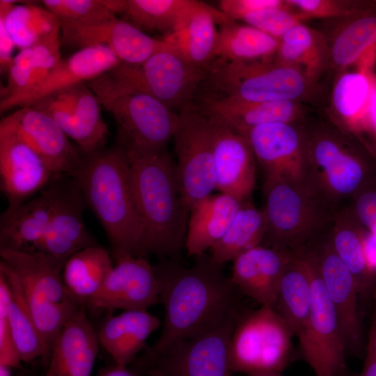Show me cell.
I'll use <instances>...</instances> for the list:
<instances>
[{
	"mask_svg": "<svg viewBox=\"0 0 376 376\" xmlns=\"http://www.w3.org/2000/svg\"><path fill=\"white\" fill-rule=\"evenodd\" d=\"M366 352L372 354L376 358V315L373 318L370 329Z\"/></svg>",
	"mask_w": 376,
	"mask_h": 376,
	"instance_id": "db71d44e",
	"label": "cell"
},
{
	"mask_svg": "<svg viewBox=\"0 0 376 376\" xmlns=\"http://www.w3.org/2000/svg\"><path fill=\"white\" fill-rule=\"evenodd\" d=\"M111 253L100 245L83 249L68 258L62 269L64 285L72 299L86 306L113 267Z\"/></svg>",
	"mask_w": 376,
	"mask_h": 376,
	"instance_id": "1f68e13d",
	"label": "cell"
},
{
	"mask_svg": "<svg viewBox=\"0 0 376 376\" xmlns=\"http://www.w3.org/2000/svg\"><path fill=\"white\" fill-rule=\"evenodd\" d=\"M0 256L1 260L17 275L29 308L39 309L63 302L77 304L62 279L64 264L36 251L0 249Z\"/></svg>",
	"mask_w": 376,
	"mask_h": 376,
	"instance_id": "603a6c76",
	"label": "cell"
},
{
	"mask_svg": "<svg viewBox=\"0 0 376 376\" xmlns=\"http://www.w3.org/2000/svg\"><path fill=\"white\" fill-rule=\"evenodd\" d=\"M55 179L35 196L1 213L0 249L34 250L46 234L54 210Z\"/></svg>",
	"mask_w": 376,
	"mask_h": 376,
	"instance_id": "d4e9b609",
	"label": "cell"
},
{
	"mask_svg": "<svg viewBox=\"0 0 376 376\" xmlns=\"http://www.w3.org/2000/svg\"><path fill=\"white\" fill-rule=\"evenodd\" d=\"M10 290L5 274L0 271V365L22 369V361L16 347L8 320Z\"/></svg>",
	"mask_w": 376,
	"mask_h": 376,
	"instance_id": "bcb514c9",
	"label": "cell"
},
{
	"mask_svg": "<svg viewBox=\"0 0 376 376\" xmlns=\"http://www.w3.org/2000/svg\"><path fill=\"white\" fill-rule=\"evenodd\" d=\"M161 324L159 318L147 310L123 311L107 317L97 334L100 345L115 363L127 366Z\"/></svg>",
	"mask_w": 376,
	"mask_h": 376,
	"instance_id": "f1b7e54d",
	"label": "cell"
},
{
	"mask_svg": "<svg viewBox=\"0 0 376 376\" xmlns=\"http://www.w3.org/2000/svg\"><path fill=\"white\" fill-rule=\"evenodd\" d=\"M115 119L117 142L126 151L166 149L180 124V115L152 96L135 90L107 72L86 83Z\"/></svg>",
	"mask_w": 376,
	"mask_h": 376,
	"instance_id": "277c9868",
	"label": "cell"
},
{
	"mask_svg": "<svg viewBox=\"0 0 376 376\" xmlns=\"http://www.w3.org/2000/svg\"><path fill=\"white\" fill-rule=\"evenodd\" d=\"M109 72L128 86L180 111L192 103L209 70L191 63L169 43L141 65L121 63Z\"/></svg>",
	"mask_w": 376,
	"mask_h": 376,
	"instance_id": "8fae6325",
	"label": "cell"
},
{
	"mask_svg": "<svg viewBox=\"0 0 376 376\" xmlns=\"http://www.w3.org/2000/svg\"><path fill=\"white\" fill-rule=\"evenodd\" d=\"M13 369L10 366L0 365V376H12Z\"/></svg>",
	"mask_w": 376,
	"mask_h": 376,
	"instance_id": "6f0895ef",
	"label": "cell"
},
{
	"mask_svg": "<svg viewBox=\"0 0 376 376\" xmlns=\"http://www.w3.org/2000/svg\"><path fill=\"white\" fill-rule=\"evenodd\" d=\"M194 0H127L125 20L143 31L173 32Z\"/></svg>",
	"mask_w": 376,
	"mask_h": 376,
	"instance_id": "b9f144b4",
	"label": "cell"
},
{
	"mask_svg": "<svg viewBox=\"0 0 376 376\" xmlns=\"http://www.w3.org/2000/svg\"><path fill=\"white\" fill-rule=\"evenodd\" d=\"M16 47L9 34L4 21L0 18V70L1 73H8L12 65L13 52Z\"/></svg>",
	"mask_w": 376,
	"mask_h": 376,
	"instance_id": "681fc988",
	"label": "cell"
},
{
	"mask_svg": "<svg viewBox=\"0 0 376 376\" xmlns=\"http://www.w3.org/2000/svg\"><path fill=\"white\" fill-rule=\"evenodd\" d=\"M61 38L21 49L13 58L1 100L23 95L37 86L61 60Z\"/></svg>",
	"mask_w": 376,
	"mask_h": 376,
	"instance_id": "e575fe53",
	"label": "cell"
},
{
	"mask_svg": "<svg viewBox=\"0 0 376 376\" xmlns=\"http://www.w3.org/2000/svg\"><path fill=\"white\" fill-rule=\"evenodd\" d=\"M0 175L1 189L10 207L35 196L57 178L7 116L0 122Z\"/></svg>",
	"mask_w": 376,
	"mask_h": 376,
	"instance_id": "9a60e30c",
	"label": "cell"
},
{
	"mask_svg": "<svg viewBox=\"0 0 376 376\" xmlns=\"http://www.w3.org/2000/svg\"><path fill=\"white\" fill-rule=\"evenodd\" d=\"M61 42L78 49L104 46L123 63L139 65L169 43L148 36L125 19L112 15L61 26Z\"/></svg>",
	"mask_w": 376,
	"mask_h": 376,
	"instance_id": "5bb4252c",
	"label": "cell"
},
{
	"mask_svg": "<svg viewBox=\"0 0 376 376\" xmlns=\"http://www.w3.org/2000/svg\"><path fill=\"white\" fill-rule=\"evenodd\" d=\"M365 251L370 268L376 273V229L366 231Z\"/></svg>",
	"mask_w": 376,
	"mask_h": 376,
	"instance_id": "816d5d0a",
	"label": "cell"
},
{
	"mask_svg": "<svg viewBox=\"0 0 376 376\" xmlns=\"http://www.w3.org/2000/svg\"><path fill=\"white\" fill-rule=\"evenodd\" d=\"M208 116L213 123L216 189L241 203L249 201L256 185V159L251 146L245 136Z\"/></svg>",
	"mask_w": 376,
	"mask_h": 376,
	"instance_id": "ffe728a7",
	"label": "cell"
},
{
	"mask_svg": "<svg viewBox=\"0 0 376 376\" xmlns=\"http://www.w3.org/2000/svg\"><path fill=\"white\" fill-rule=\"evenodd\" d=\"M219 4L220 10L233 21L259 10L288 6L283 0H221Z\"/></svg>",
	"mask_w": 376,
	"mask_h": 376,
	"instance_id": "c3c4849f",
	"label": "cell"
},
{
	"mask_svg": "<svg viewBox=\"0 0 376 376\" xmlns=\"http://www.w3.org/2000/svg\"><path fill=\"white\" fill-rule=\"evenodd\" d=\"M20 136L41 157L56 177L72 176L84 155L58 125L43 111L19 107L6 116Z\"/></svg>",
	"mask_w": 376,
	"mask_h": 376,
	"instance_id": "44dd1931",
	"label": "cell"
},
{
	"mask_svg": "<svg viewBox=\"0 0 376 376\" xmlns=\"http://www.w3.org/2000/svg\"><path fill=\"white\" fill-rule=\"evenodd\" d=\"M366 234L348 206L337 209L327 232L333 249L354 278L361 303L367 307L376 296V273L367 260Z\"/></svg>",
	"mask_w": 376,
	"mask_h": 376,
	"instance_id": "83f0119b",
	"label": "cell"
},
{
	"mask_svg": "<svg viewBox=\"0 0 376 376\" xmlns=\"http://www.w3.org/2000/svg\"><path fill=\"white\" fill-rule=\"evenodd\" d=\"M287 4L307 19L349 18L376 5V2L340 0H286Z\"/></svg>",
	"mask_w": 376,
	"mask_h": 376,
	"instance_id": "ee69618b",
	"label": "cell"
},
{
	"mask_svg": "<svg viewBox=\"0 0 376 376\" xmlns=\"http://www.w3.org/2000/svg\"><path fill=\"white\" fill-rule=\"evenodd\" d=\"M311 289L304 249L295 251L279 286L274 308L285 320L297 341L308 329Z\"/></svg>",
	"mask_w": 376,
	"mask_h": 376,
	"instance_id": "4dcf8cb0",
	"label": "cell"
},
{
	"mask_svg": "<svg viewBox=\"0 0 376 376\" xmlns=\"http://www.w3.org/2000/svg\"><path fill=\"white\" fill-rule=\"evenodd\" d=\"M125 152L142 227L140 256L156 254L178 260L185 246L189 210L182 200L176 165L166 149Z\"/></svg>",
	"mask_w": 376,
	"mask_h": 376,
	"instance_id": "7a4b0ae2",
	"label": "cell"
},
{
	"mask_svg": "<svg viewBox=\"0 0 376 376\" xmlns=\"http://www.w3.org/2000/svg\"><path fill=\"white\" fill-rule=\"evenodd\" d=\"M294 335L285 320L271 306L246 310L239 318L228 345L233 373L281 372L294 357Z\"/></svg>",
	"mask_w": 376,
	"mask_h": 376,
	"instance_id": "ba28073f",
	"label": "cell"
},
{
	"mask_svg": "<svg viewBox=\"0 0 376 376\" xmlns=\"http://www.w3.org/2000/svg\"><path fill=\"white\" fill-rule=\"evenodd\" d=\"M266 232L263 245L297 251L318 240L330 227L337 207L309 181L263 185Z\"/></svg>",
	"mask_w": 376,
	"mask_h": 376,
	"instance_id": "5b68a950",
	"label": "cell"
},
{
	"mask_svg": "<svg viewBox=\"0 0 376 376\" xmlns=\"http://www.w3.org/2000/svg\"><path fill=\"white\" fill-rule=\"evenodd\" d=\"M248 140L264 175V185L308 180L306 126L273 123L249 130Z\"/></svg>",
	"mask_w": 376,
	"mask_h": 376,
	"instance_id": "4fadbf2b",
	"label": "cell"
},
{
	"mask_svg": "<svg viewBox=\"0 0 376 376\" xmlns=\"http://www.w3.org/2000/svg\"><path fill=\"white\" fill-rule=\"evenodd\" d=\"M295 252L263 244L233 260L232 281L244 296L260 306L274 307L283 275Z\"/></svg>",
	"mask_w": 376,
	"mask_h": 376,
	"instance_id": "7402d4cb",
	"label": "cell"
},
{
	"mask_svg": "<svg viewBox=\"0 0 376 376\" xmlns=\"http://www.w3.org/2000/svg\"><path fill=\"white\" fill-rule=\"evenodd\" d=\"M245 376H283L281 372L276 371H264V372H258L253 373Z\"/></svg>",
	"mask_w": 376,
	"mask_h": 376,
	"instance_id": "9f6ffc18",
	"label": "cell"
},
{
	"mask_svg": "<svg viewBox=\"0 0 376 376\" xmlns=\"http://www.w3.org/2000/svg\"><path fill=\"white\" fill-rule=\"evenodd\" d=\"M246 310L201 336L173 344L145 371L150 376H233L228 345L235 324Z\"/></svg>",
	"mask_w": 376,
	"mask_h": 376,
	"instance_id": "7c38bea8",
	"label": "cell"
},
{
	"mask_svg": "<svg viewBox=\"0 0 376 376\" xmlns=\"http://www.w3.org/2000/svg\"><path fill=\"white\" fill-rule=\"evenodd\" d=\"M120 365L116 364L105 370L100 376H119Z\"/></svg>",
	"mask_w": 376,
	"mask_h": 376,
	"instance_id": "11a10c76",
	"label": "cell"
},
{
	"mask_svg": "<svg viewBox=\"0 0 376 376\" xmlns=\"http://www.w3.org/2000/svg\"><path fill=\"white\" fill-rule=\"evenodd\" d=\"M81 306L56 338L44 376H91L99 340Z\"/></svg>",
	"mask_w": 376,
	"mask_h": 376,
	"instance_id": "cb8c5ba5",
	"label": "cell"
},
{
	"mask_svg": "<svg viewBox=\"0 0 376 376\" xmlns=\"http://www.w3.org/2000/svg\"><path fill=\"white\" fill-rule=\"evenodd\" d=\"M173 139L182 202L189 210L216 189L212 118L192 103L180 111Z\"/></svg>",
	"mask_w": 376,
	"mask_h": 376,
	"instance_id": "30bf717a",
	"label": "cell"
},
{
	"mask_svg": "<svg viewBox=\"0 0 376 376\" xmlns=\"http://www.w3.org/2000/svg\"><path fill=\"white\" fill-rule=\"evenodd\" d=\"M199 106L208 115L242 135L265 124L300 123L304 115L300 102L292 100L248 102L208 95L203 97Z\"/></svg>",
	"mask_w": 376,
	"mask_h": 376,
	"instance_id": "484cf974",
	"label": "cell"
},
{
	"mask_svg": "<svg viewBox=\"0 0 376 376\" xmlns=\"http://www.w3.org/2000/svg\"><path fill=\"white\" fill-rule=\"evenodd\" d=\"M348 206L353 216L367 231L376 229V175L350 198Z\"/></svg>",
	"mask_w": 376,
	"mask_h": 376,
	"instance_id": "7dc6e473",
	"label": "cell"
},
{
	"mask_svg": "<svg viewBox=\"0 0 376 376\" xmlns=\"http://www.w3.org/2000/svg\"><path fill=\"white\" fill-rule=\"evenodd\" d=\"M307 18L294 11L288 5L285 7L272 8L259 10L243 17L241 20L265 33L280 40L286 33Z\"/></svg>",
	"mask_w": 376,
	"mask_h": 376,
	"instance_id": "f6af8a7d",
	"label": "cell"
},
{
	"mask_svg": "<svg viewBox=\"0 0 376 376\" xmlns=\"http://www.w3.org/2000/svg\"><path fill=\"white\" fill-rule=\"evenodd\" d=\"M122 62L104 46L77 50L61 59L50 73L34 88L19 96L1 100L0 111L31 106L40 100L81 83H87L117 67Z\"/></svg>",
	"mask_w": 376,
	"mask_h": 376,
	"instance_id": "d6986e66",
	"label": "cell"
},
{
	"mask_svg": "<svg viewBox=\"0 0 376 376\" xmlns=\"http://www.w3.org/2000/svg\"><path fill=\"white\" fill-rule=\"evenodd\" d=\"M17 376H29V375H25V374H19V375H17Z\"/></svg>",
	"mask_w": 376,
	"mask_h": 376,
	"instance_id": "680465c9",
	"label": "cell"
},
{
	"mask_svg": "<svg viewBox=\"0 0 376 376\" xmlns=\"http://www.w3.org/2000/svg\"><path fill=\"white\" fill-rule=\"evenodd\" d=\"M276 56L301 68L314 84L329 57V52L322 36L301 24L279 40Z\"/></svg>",
	"mask_w": 376,
	"mask_h": 376,
	"instance_id": "60d3db41",
	"label": "cell"
},
{
	"mask_svg": "<svg viewBox=\"0 0 376 376\" xmlns=\"http://www.w3.org/2000/svg\"><path fill=\"white\" fill-rule=\"evenodd\" d=\"M70 105L74 116L71 137L83 155L104 148L109 129L101 114V104L86 83L61 91ZM59 93V92H58Z\"/></svg>",
	"mask_w": 376,
	"mask_h": 376,
	"instance_id": "836d02e7",
	"label": "cell"
},
{
	"mask_svg": "<svg viewBox=\"0 0 376 376\" xmlns=\"http://www.w3.org/2000/svg\"><path fill=\"white\" fill-rule=\"evenodd\" d=\"M279 40L249 25L235 21L221 25L218 31L214 58L226 62H244L273 57Z\"/></svg>",
	"mask_w": 376,
	"mask_h": 376,
	"instance_id": "d590c367",
	"label": "cell"
},
{
	"mask_svg": "<svg viewBox=\"0 0 376 376\" xmlns=\"http://www.w3.org/2000/svg\"><path fill=\"white\" fill-rule=\"evenodd\" d=\"M243 203L222 193L211 194L190 210L185 247L189 256L210 249L224 235Z\"/></svg>",
	"mask_w": 376,
	"mask_h": 376,
	"instance_id": "f546056e",
	"label": "cell"
},
{
	"mask_svg": "<svg viewBox=\"0 0 376 376\" xmlns=\"http://www.w3.org/2000/svg\"><path fill=\"white\" fill-rule=\"evenodd\" d=\"M359 376H376V358L366 352L362 370Z\"/></svg>",
	"mask_w": 376,
	"mask_h": 376,
	"instance_id": "f5cc1de1",
	"label": "cell"
},
{
	"mask_svg": "<svg viewBox=\"0 0 376 376\" xmlns=\"http://www.w3.org/2000/svg\"><path fill=\"white\" fill-rule=\"evenodd\" d=\"M42 3L61 26L116 15L109 9L107 0H43Z\"/></svg>",
	"mask_w": 376,
	"mask_h": 376,
	"instance_id": "7bdbcfd3",
	"label": "cell"
},
{
	"mask_svg": "<svg viewBox=\"0 0 376 376\" xmlns=\"http://www.w3.org/2000/svg\"><path fill=\"white\" fill-rule=\"evenodd\" d=\"M375 79L373 72L357 69L340 75L333 88L331 104L338 119L336 125L359 140Z\"/></svg>",
	"mask_w": 376,
	"mask_h": 376,
	"instance_id": "d6a6232c",
	"label": "cell"
},
{
	"mask_svg": "<svg viewBox=\"0 0 376 376\" xmlns=\"http://www.w3.org/2000/svg\"><path fill=\"white\" fill-rule=\"evenodd\" d=\"M311 289L309 326L298 340L301 356L315 376H347L345 339L321 278L313 245L304 249Z\"/></svg>",
	"mask_w": 376,
	"mask_h": 376,
	"instance_id": "9c48e42d",
	"label": "cell"
},
{
	"mask_svg": "<svg viewBox=\"0 0 376 376\" xmlns=\"http://www.w3.org/2000/svg\"><path fill=\"white\" fill-rule=\"evenodd\" d=\"M55 181L54 210L46 234L33 251L64 264L75 253L99 244L84 225L83 212L87 206L77 182L70 175Z\"/></svg>",
	"mask_w": 376,
	"mask_h": 376,
	"instance_id": "e0dca14e",
	"label": "cell"
},
{
	"mask_svg": "<svg viewBox=\"0 0 376 376\" xmlns=\"http://www.w3.org/2000/svg\"><path fill=\"white\" fill-rule=\"evenodd\" d=\"M363 132L369 134L376 143V79L364 116Z\"/></svg>",
	"mask_w": 376,
	"mask_h": 376,
	"instance_id": "f907efd6",
	"label": "cell"
},
{
	"mask_svg": "<svg viewBox=\"0 0 376 376\" xmlns=\"http://www.w3.org/2000/svg\"><path fill=\"white\" fill-rule=\"evenodd\" d=\"M232 21L221 10L194 1L177 29L165 35L163 40L191 63L209 70L214 59L218 33L216 24L221 26Z\"/></svg>",
	"mask_w": 376,
	"mask_h": 376,
	"instance_id": "4316f807",
	"label": "cell"
},
{
	"mask_svg": "<svg viewBox=\"0 0 376 376\" xmlns=\"http://www.w3.org/2000/svg\"><path fill=\"white\" fill-rule=\"evenodd\" d=\"M376 159V158H375ZM375 162H376V159H375Z\"/></svg>",
	"mask_w": 376,
	"mask_h": 376,
	"instance_id": "91938a15",
	"label": "cell"
},
{
	"mask_svg": "<svg viewBox=\"0 0 376 376\" xmlns=\"http://www.w3.org/2000/svg\"><path fill=\"white\" fill-rule=\"evenodd\" d=\"M204 81L221 93L214 97L248 102L299 101L313 85L301 68L276 56L244 62L217 60Z\"/></svg>",
	"mask_w": 376,
	"mask_h": 376,
	"instance_id": "52a82bcc",
	"label": "cell"
},
{
	"mask_svg": "<svg viewBox=\"0 0 376 376\" xmlns=\"http://www.w3.org/2000/svg\"><path fill=\"white\" fill-rule=\"evenodd\" d=\"M313 246L321 278L342 328L348 354L359 355L364 350L365 337L361 303L354 278L333 249L327 233Z\"/></svg>",
	"mask_w": 376,
	"mask_h": 376,
	"instance_id": "2e32d148",
	"label": "cell"
},
{
	"mask_svg": "<svg viewBox=\"0 0 376 376\" xmlns=\"http://www.w3.org/2000/svg\"><path fill=\"white\" fill-rule=\"evenodd\" d=\"M346 19L328 47L329 58L337 69L357 64L376 51V5Z\"/></svg>",
	"mask_w": 376,
	"mask_h": 376,
	"instance_id": "8d00e7d4",
	"label": "cell"
},
{
	"mask_svg": "<svg viewBox=\"0 0 376 376\" xmlns=\"http://www.w3.org/2000/svg\"><path fill=\"white\" fill-rule=\"evenodd\" d=\"M266 232L263 209L243 203L223 237L210 249L214 262L224 265L243 252L262 244Z\"/></svg>",
	"mask_w": 376,
	"mask_h": 376,
	"instance_id": "74e56055",
	"label": "cell"
},
{
	"mask_svg": "<svg viewBox=\"0 0 376 376\" xmlns=\"http://www.w3.org/2000/svg\"><path fill=\"white\" fill-rule=\"evenodd\" d=\"M86 206L102 224L114 260L140 256L142 227L133 194L130 166L123 147L116 143L90 155L71 176Z\"/></svg>",
	"mask_w": 376,
	"mask_h": 376,
	"instance_id": "3957f363",
	"label": "cell"
},
{
	"mask_svg": "<svg viewBox=\"0 0 376 376\" xmlns=\"http://www.w3.org/2000/svg\"><path fill=\"white\" fill-rule=\"evenodd\" d=\"M115 264L86 306L93 310H147L160 303L154 268L146 257L125 255Z\"/></svg>",
	"mask_w": 376,
	"mask_h": 376,
	"instance_id": "ac0fdd59",
	"label": "cell"
},
{
	"mask_svg": "<svg viewBox=\"0 0 376 376\" xmlns=\"http://www.w3.org/2000/svg\"><path fill=\"white\" fill-rule=\"evenodd\" d=\"M0 271L6 276L10 290L8 320L22 362L42 358L41 340L26 303L19 281L13 269L0 262Z\"/></svg>",
	"mask_w": 376,
	"mask_h": 376,
	"instance_id": "ab89813d",
	"label": "cell"
},
{
	"mask_svg": "<svg viewBox=\"0 0 376 376\" xmlns=\"http://www.w3.org/2000/svg\"><path fill=\"white\" fill-rule=\"evenodd\" d=\"M0 18L20 50L61 38V23L45 6L26 2L16 3L7 15L0 14Z\"/></svg>",
	"mask_w": 376,
	"mask_h": 376,
	"instance_id": "f35d334b",
	"label": "cell"
},
{
	"mask_svg": "<svg viewBox=\"0 0 376 376\" xmlns=\"http://www.w3.org/2000/svg\"><path fill=\"white\" fill-rule=\"evenodd\" d=\"M186 267L177 259H162L154 265L159 288L164 321L156 341L137 360L146 369L176 342L201 336L244 309L242 294L223 266L206 253Z\"/></svg>",
	"mask_w": 376,
	"mask_h": 376,
	"instance_id": "6da1fadb",
	"label": "cell"
},
{
	"mask_svg": "<svg viewBox=\"0 0 376 376\" xmlns=\"http://www.w3.org/2000/svg\"><path fill=\"white\" fill-rule=\"evenodd\" d=\"M308 181L330 204L351 198L376 175L375 154L366 157L354 135L336 125L306 127Z\"/></svg>",
	"mask_w": 376,
	"mask_h": 376,
	"instance_id": "8992f818",
	"label": "cell"
}]
</instances>
